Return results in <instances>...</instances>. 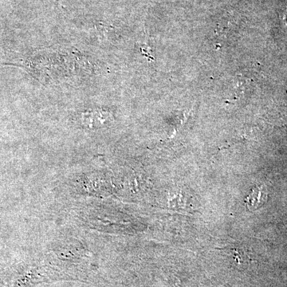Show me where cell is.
Listing matches in <instances>:
<instances>
[{
	"instance_id": "obj_2",
	"label": "cell",
	"mask_w": 287,
	"mask_h": 287,
	"mask_svg": "<svg viewBox=\"0 0 287 287\" xmlns=\"http://www.w3.org/2000/svg\"><path fill=\"white\" fill-rule=\"evenodd\" d=\"M83 120L90 127H94L102 124L106 120V114H103L102 111H88L83 114Z\"/></svg>"
},
{
	"instance_id": "obj_1",
	"label": "cell",
	"mask_w": 287,
	"mask_h": 287,
	"mask_svg": "<svg viewBox=\"0 0 287 287\" xmlns=\"http://www.w3.org/2000/svg\"><path fill=\"white\" fill-rule=\"evenodd\" d=\"M266 200V194L260 188H254L246 199V204L249 208L256 209L264 204Z\"/></svg>"
}]
</instances>
